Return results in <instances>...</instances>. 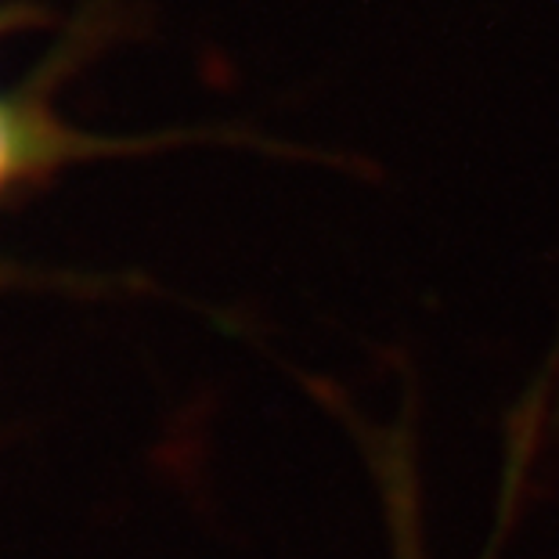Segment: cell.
<instances>
[{
	"label": "cell",
	"mask_w": 559,
	"mask_h": 559,
	"mask_svg": "<svg viewBox=\"0 0 559 559\" xmlns=\"http://www.w3.org/2000/svg\"><path fill=\"white\" fill-rule=\"evenodd\" d=\"M368 459L386 520L390 559H430L415 448L401 430L368 437Z\"/></svg>",
	"instance_id": "cell-1"
},
{
	"label": "cell",
	"mask_w": 559,
	"mask_h": 559,
	"mask_svg": "<svg viewBox=\"0 0 559 559\" xmlns=\"http://www.w3.org/2000/svg\"><path fill=\"white\" fill-rule=\"evenodd\" d=\"M26 145H29V134H26V123L19 120L15 109L0 105V188H4L15 170L26 159Z\"/></svg>",
	"instance_id": "cell-2"
}]
</instances>
